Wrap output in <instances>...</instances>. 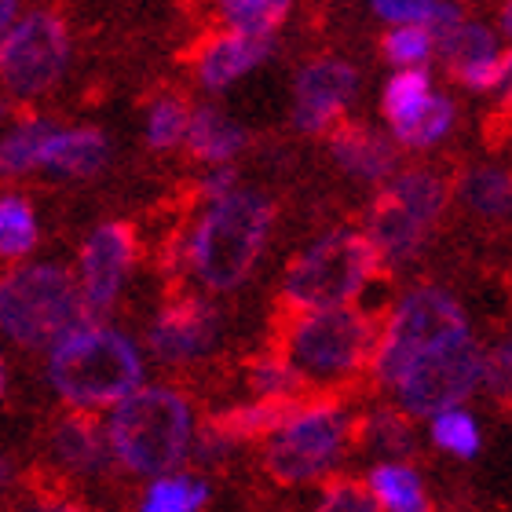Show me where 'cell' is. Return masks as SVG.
Instances as JSON below:
<instances>
[{"instance_id": "cell-40", "label": "cell", "mask_w": 512, "mask_h": 512, "mask_svg": "<svg viewBox=\"0 0 512 512\" xmlns=\"http://www.w3.org/2000/svg\"><path fill=\"white\" fill-rule=\"evenodd\" d=\"M22 15V0H0V33L11 30V22Z\"/></svg>"}, {"instance_id": "cell-2", "label": "cell", "mask_w": 512, "mask_h": 512, "mask_svg": "<svg viewBox=\"0 0 512 512\" xmlns=\"http://www.w3.org/2000/svg\"><path fill=\"white\" fill-rule=\"evenodd\" d=\"M99 421H103L114 472L132 480H154L161 472L191 465V447L202 414L183 384L147 377Z\"/></svg>"}, {"instance_id": "cell-41", "label": "cell", "mask_w": 512, "mask_h": 512, "mask_svg": "<svg viewBox=\"0 0 512 512\" xmlns=\"http://www.w3.org/2000/svg\"><path fill=\"white\" fill-rule=\"evenodd\" d=\"M11 392V363H8V355L0 352V403L8 399Z\"/></svg>"}, {"instance_id": "cell-33", "label": "cell", "mask_w": 512, "mask_h": 512, "mask_svg": "<svg viewBox=\"0 0 512 512\" xmlns=\"http://www.w3.org/2000/svg\"><path fill=\"white\" fill-rule=\"evenodd\" d=\"M454 128H458V103H454L450 92H439V96L432 99V107L406 128L403 136L395 139V147H399V154H403V150L425 154V150H436L439 143H447V139L454 136Z\"/></svg>"}, {"instance_id": "cell-8", "label": "cell", "mask_w": 512, "mask_h": 512, "mask_svg": "<svg viewBox=\"0 0 512 512\" xmlns=\"http://www.w3.org/2000/svg\"><path fill=\"white\" fill-rule=\"evenodd\" d=\"M450 209V180L432 165L399 169L366 205L363 231L384 271H403L425 253Z\"/></svg>"}, {"instance_id": "cell-35", "label": "cell", "mask_w": 512, "mask_h": 512, "mask_svg": "<svg viewBox=\"0 0 512 512\" xmlns=\"http://www.w3.org/2000/svg\"><path fill=\"white\" fill-rule=\"evenodd\" d=\"M308 512H377V509L370 502V494L363 491V483L341 472V476L319 483L315 502H311Z\"/></svg>"}, {"instance_id": "cell-39", "label": "cell", "mask_w": 512, "mask_h": 512, "mask_svg": "<svg viewBox=\"0 0 512 512\" xmlns=\"http://www.w3.org/2000/svg\"><path fill=\"white\" fill-rule=\"evenodd\" d=\"M19 483H22L19 461L0 450V509H8V505L15 502V494H19Z\"/></svg>"}, {"instance_id": "cell-7", "label": "cell", "mask_w": 512, "mask_h": 512, "mask_svg": "<svg viewBox=\"0 0 512 512\" xmlns=\"http://www.w3.org/2000/svg\"><path fill=\"white\" fill-rule=\"evenodd\" d=\"M74 271L59 260H22L0 271V341L19 352H48L88 322Z\"/></svg>"}, {"instance_id": "cell-13", "label": "cell", "mask_w": 512, "mask_h": 512, "mask_svg": "<svg viewBox=\"0 0 512 512\" xmlns=\"http://www.w3.org/2000/svg\"><path fill=\"white\" fill-rule=\"evenodd\" d=\"M139 264V235L125 220H103L85 235L77 249L74 282L92 319H107L125 297Z\"/></svg>"}, {"instance_id": "cell-14", "label": "cell", "mask_w": 512, "mask_h": 512, "mask_svg": "<svg viewBox=\"0 0 512 512\" xmlns=\"http://www.w3.org/2000/svg\"><path fill=\"white\" fill-rule=\"evenodd\" d=\"M359 70L348 59L322 55L311 59L293 77L289 92V121L304 136H330L333 128L348 121V110L359 99Z\"/></svg>"}, {"instance_id": "cell-37", "label": "cell", "mask_w": 512, "mask_h": 512, "mask_svg": "<svg viewBox=\"0 0 512 512\" xmlns=\"http://www.w3.org/2000/svg\"><path fill=\"white\" fill-rule=\"evenodd\" d=\"M15 512H96L88 502H81L77 494H66V491H33L26 494Z\"/></svg>"}, {"instance_id": "cell-18", "label": "cell", "mask_w": 512, "mask_h": 512, "mask_svg": "<svg viewBox=\"0 0 512 512\" xmlns=\"http://www.w3.org/2000/svg\"><path fill=\"white\" fill-rule=\"evenodd\" d=\"M110 165V136L96 125H55L48 128L37 158V172L48 180L81 183Z\"/></svg>"}, {"instance_id": "cell-30", "label": "cell", "mask_w": 512, "mask_h": 512, "mask_svg": "<svg viewBox=\"0 0 512 512\" xmlns=\"http://www.w3.org/2000/svg\"><path fill=\"white\" fill-rule=\"evenodd\" d=\"M213 4L224 30L249 37H275L293 15V0H213Z\"/></svg>"}, {"instance_id": "cell-5", "label": "cell", "mask_w": 512, "mask_h": 512, "mask_svg": "<svg viewBox=\"0 0 512 512\" xmlns=\"http://www.w3.org/2000/svg\"><path fill=\"white\" fill-rule=\"evenodd\" d=\"M355 450V410L341 395L297 399L260 443V469L275 487L300 491L341 476Z\"/></svg>"}, {"instance_id": "cell-34", "label": "cell", "mask_w": 512, "mask_h": 512, "mask_svg": "<svg viewBox=\"0 0 512 512\" xmlns=\"http://www.w3.org/2000/svg\"><path fill=\"white\" fill-rule=\"evenodd\" d=\"M381 52L392 70H428L439 55V37L425 26H392L381 37Z\"/></svg>"}, {"instance_id": "cell-10", "label": "cell", "mask_w": 512, "mask_h": 512, "mask_svg": "<svg viewBox=\"0 0 512 512\" xmlns=\"http://www.w3.org/2000/svg\"><path fill=\"white\" fill-rule=\"evenodd\" d=\"M483 377V341L476 330L454 333L414 355L399 374L388 381V403H395L410 421H428L439 410L469 406L480 395Z\"/></svg>"}, {"instance_id": "cell-21", "label": "cell", "mask_w": 512, "mask_h": 512, "mask_svg": "<svg viewBox=\"0 0 512 512\" xmlns=\"http://www.w3.org/2000/svg\"><path fill=\"white\" fill-rule=\"evenodd\" d=\"M450 202L476 220L487 224H502L512 213V176L505 165L494 161H476L469 169L458 172V180H450Z\"/></svg>"}, {"instance_id": "cell-6", "label": "cell", "mask_w": 512, "mask_h": 512, "mask_svg": "<svg viewBox=\"0 0 512 512\" xmlns=\"http://www.w3.org/2000/svg\"><path fill=\"white\" fill-rule=\"evenodd\" d=\"M384 267L359 227H330L289 256L278 300L286 315L326 308H359L381 282Z\"/></svg>"}, {"instance_id": "cell-19", "label": "cell", "mask_w": 512, "mask_h": 512, "mask_svg": "<svg viewBox=\"0 0 512 512\" xmlns=\"http://www.w3.org/2000/svg\"><path fill=\"white\" fill-rule=\"evenodd\" d=\"M249 147V132L238 118H231L224 107L216 103H202L191 107V121H187V136H183V150L191 154L202 169H220V165H235Z\"/></svg>"}, {"instance_id": "cell-1", "label": "cell", "mask_w": 512, "mask_h": 512, "mask_svg": "<svg viewBox=\"0 0 512 512\" xmlns=\"http://www.w3.org/2000/svg\"><path fill=\"white\" fill-rule=\"evenodd\" d=\"M275 235V202L256 187H235L198 213L169 242L165 267L172 278H191L205 297H227L246 286Z\"/></svg>"}, {"instance_id": "cell-29", "label": "cell", "mask_w": 512, "mask_h": 512, "mask_svg": "<svg viewBox=\"0 0 512 512\" xmlns=\"http://www.w3.org/2000/svg\"><path fill=\"white\" fill-rule=\"evenodd\" d=\"M293 410V403H267V399H246V403H231L224 410L209 414L220 432L235 439L238 447H249V443H264L278 425L282 417Z\"/></svg>"}, {"instance_id": "cell-31", "label": "cell", "mask_w": 512, "mask_h": 512, "mask_svg": "<svg viewBox=\"0 0 512 512\" xmlns=\"http://www.w3.org/2000/svg\"><path fill=\"white\" fill-rule=\"evenodd\" d=\"M187 121H191V103L176 92H161L143 110V143L158 154H172L183 147Z\"/></svg>"}, {"instance_id": "cell-12", "label": "cell", "mask_w": 512, "mask_h": 512, "mask_svg": "<svg viewBox=\"0 0 512 512\" xmlns=\"http://www.w3.org/2000/svg\"><path fill=\"white\" fill-rule=\"evenodd\" d=\"M139 344L147 352V363L154 359L165 370H194L224 348V311L198 289H176L150 315Z\"/></svg>"}, {"instance_id": "cell-16", "label": "cell", "mask_w": 512, "mask_h": 512, "mask_svg": "<svg viewBox=\"0 0 512 512\" xmlns=\"http://www.w3.org/2000/svg\"><path fill=\"white\" fill-rule=\"evenodd\" d=\"M275 55V37H249L238 30H213L194 44L191 74L202 92L224 96Z\"/></svg>"}, {"instance_id": "cell-11", "label": "cell", "mask_w": 512, "mask_h": 512, "mask_svg": "<svg viewBox=\"0 0 512 512\" xmlns=\"http://www.w3.org/2000/svg\"><path fill=\"white\" fill-rule=\"evenodd\" d=\"M74 63V37L59 11L33 8L0 33V88L15 103H37L63 85Z\"/></svg>"}, {"instance_id": "cell-24", "label": "cell", "mask_w": 512, "mask_h": 512, "mask_svg": "<svg viewBox=\"0 0 512 512\" xmlns=\"http://www.w3.org/2000/svg\"><path fill=\"white\" fill-rule=\"evenodd\" d=\"M436 96L439 88L428 70H392V77L381 88V118L388 125V139L395 143L403 136L406 128L432 107Z\"/></svg>"}, {"instance_id": "cell-15", "label": "cell", "mask_w": 512, "mask_h": 512, "mask_svg": "<svg viewBox=\"0 0 512 512\" xmlns=\"http://www.w3.org/2000/svg\"><path fill=\"white\" fill-rule=\"evenodd\" d=\"M44 461L63 480L96 483L114 476L103 421L92 414H74V410H63L48 425V432H44Z\"/></svg>"}, {"instance_id": "cell-26", "label": "cell", "mask_w": 512, "mask_h": 512, "mask_svg": "<svg viewBox=\"0 0 512 512\" xmlns=\"http://www.w3.org/2000/svg\"><path fill=\"white\" fill-rule=\"evenodd\" d=\"M41 246V213L22 191L0 194V260L22 264Z\"/></svg>"}, {"instance_id": "cell-23", "label": "cell", "mask_w": 512, "mask_h": 512, "mask_svg": "<svg viewBox=\"0 0 512 512\" xmlns=\"http://www.w3.org/2000/svg\"><path fill=\"white\" fill-rule=\"evenodd\" d=\"M213 502L209 476L191 465L143 480L136 494V512H205Z\"/></svg>"}, {"instance_id": "cell-4", "label": "cell", "mask_w": 512, "mask_h": 512, "mask_svg": "<svg viewBox=\"0 0 512 512\" xmlns=\"http://www.w3.org/2000/svg\"><path fill=\"white\" fill-rule=\"evenodd\" d=\"M377 344V315L370 308H326L286 315L275 348L297 370L304 392L337 395L366 377Z\"/></svg>"}, {"instance_id": "cell-17", "label": "cell", "mask_w": 512, "mask_h": 512, "mask_svg": "<svg viewBox=\"0 0 512 512\" xmlns=\"http://www.w3.org/2000/svg\"><path fill=\"white\" fill-rule=\"evenodd\" d=\"M330 158L333 165L355 183H366V187H381L403 169L399 165V147H395L388 132L366 125V121H341L330 136Z\"/></svg>"}, {"instance_id": "cell-25", "label": "cell", "mask_w": 512, "mask_h": 512, "mask_svg": "<svg viewBox=\"0 0 512 512\" xmlns=\"http://www.w3.org/2000/svg\"><path fill=\"white\" fill-rule=\"evenodd\" d=\"M425 432L432 450H439L443 458H454V461H476L483 454V443H487L483 421L472 406L439 410V414H432L425 421Z\"/></svg>"}, {"instance_id": "cell-32", "label": "cell", "mask_w": 512, "mask_h": 512, "mask_svg": "<svg viewBox=\"0 0 512 512\" xmlns=\"http://www.w3.org/2000/svg\"><path fill=\"white\" fill-rule=\"evenodd\" d=\"M370 11L392 30V26H425L436 37L465 15L458 0H370Z\"/></svg>"}, {"instance_id": "cell-38", "label": "cell", "mask_w": 512, "mask_h": 512, "mask_svg": "<svg viewBox=\"0 0 512 512\" xmlns=\"http://www.w3.org/2000/svg\"><path fill=\"white\" fill-rule=\"evenodd\" d=\"M235 187H242L238 183V169L235 165H220V169H205L202 176H198V202H216V198H224V194H231Z\"/></svg>"}, {"instance_id": "cell-20", "label": "cell", "mask_w": 512, "mask_h": 512, "mask_svg": "<svg viewBox=\"0 0 512 512\" xmlns=\"http://www.w3.org/2000/svg\"><path fill=\"white\" fill-rule=\"evenodd\" d=\"M359 483L377 512H436L425 472L414 461H370Z\"/></svg>"}, {"instance_id": "cell-27", "label": "cell", "mask_w": 512, "mask_h": 512, "mask_svg": "<svg viewBox=\"0 0 512 512\" xmlns=\"http://www.w3.org/2000/svg\"><path fill=\"white\" fill-rule=\"evenodd\" d=\"M242 381H246L249 399H267V403H297L304 399V384H300L297 370L289 366V359L271 348H260L256 355H249L242 366Z\"/></svg>"}, {"instance_id": "cell-28", "label": "cell", "mask_w": 512, "mask_h": 512, "mask_svg": "<svg viewBox=\"0 0 512 512\" xmlns=\"http://www.w3.org/2000/svg\"><path fill=\"white\" fill-rule=\"evenodd\" d=\"M48 128L52 121L41 114H22L0 132V180H26L37 172Z\"/></svg>"}, {"instance_id": "cell-3", "label": "cell", "mask_w": 512, "mask_h": 512, "mask_svg": "<svg viewBox=\"0 0 512 512\" xmlns=\"http://www.w3.org/2000/svg\"><path fill=\"white\" fill-rule=\"evenodd\" d=\"M147 352L136 333L88 319L44 352V384L74 414L103 417L147 381Z\"/></svg>"}, {"instance_id": "cell-36", "label": "cell", "mask_w": 512, "mask_h": 512, "mask_svg": "<svg viewBox=\"0 0 512 512\" xmlns=\"http://www.w3.org/2000/svg\"><path fill=\"white\" fill-rule=\"evenodd\" d=\"M480 392H487L498 403H509L512 395V341L502 337L494 344H483V377Z\"/></svg>"}, {"instance_id": "cell-9", "label": "cell", "mask_w": 512, "mask_h": 512, "mask_svg": "<svg viewBox=\"0 0 512 512\" xmlns=\"http://www.w3.org/2000/svg\"><path fill=\"white\" fill-rule=\"evenodd\" d=\"M465 330H472V319L465 304L458 300V293H450L439 282H417V286L403 289L388 304V311L377 315V344L370 370H366V381L384 392L388 381L414 355Z\"/></svg>"}, {"instance_id": "cell-22", "label": "cell", "mask_w": 512, "mask_h": 512, "mask_svg": "<svg viewBox=\"0 0 512 512\" xmlns=\"http://www.w3.org/2000/svg\"><path fill=\"white\" fill-rule=\"evenodd\" d=\"M417 447V425L395 403L381 399L355 414V450L374 454V461H410Z\"/></svg>"}]
</instances>
